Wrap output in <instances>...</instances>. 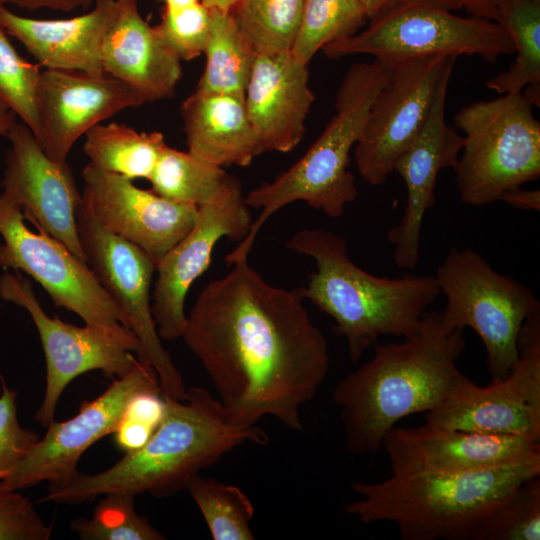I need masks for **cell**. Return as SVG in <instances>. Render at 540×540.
<instances>
[{
    "mask_svg": "<svg viewBox=\"0 0 540 540\" xmlns=\"http://www.w3.org/2000/svg\"><path fill=\"white\" fill-rule=\"evenodd\" d=\"M232 266L201 291L182 338L232 423L252 426L271 416L300 431V409L329 372L328 342L307 311L303 287L271 285L248 258Z\"/></svg>",
    "mask_w": 540,
    "mask_h": 540,
    "instance_id": "6da1fadb",
    "label": "cell"
},
{
    "mask_svg": "<svg viewBox=\"0 0 540 540\" xmlns=\"http://www.w3.org/2000/svg\"><path fill=\"white\" fill-rule=\"evenodd\" d=\"M402 339L377 342L372 358L333 388L352 454L376 453L398 421L437 408L471 381L456 364L463 331L449 330L440 312L427 310L420 329Z\"/></svg>",
    "mask_w": 540,
    "mask_h": 540,
    "instance_id": "7a4b0ae2",
    "label": "cell"
},
{
    "mask_svg": "<svg viewBox=\"0 0 540 540\" xmlns=\"http://www.w3.org/2000/svg\"><path fill=\"white\" fill-rule=\"evenodd\" d=\"M165 400L164 418L144 446L124 453L104 471L79 472L62 485L48 487L39 502L76 505L108 493L170 497L237 446L269 442L259 426L232 423L218 398L203 387L190 388L183 400Z\"/></svg>",
    "mask_w": 540,
    "mask_h": 540,
    "instance_id": "3957f363",
    "label": "cell"
},
{
    "mask_svg": "<svg viewBox=\"0 0 540 540\" xmlns=\"http://www.w3.org/2000/svg\"><path fill=\"white\" fill-rule=\"evenodd\" d=\"M285 245L314 260L316 271L303 287L305 299L335 321L353 363L381 336L416 333L440 294L435 276L388 278L368 273L350 259L346 240L330 230L302 229Z\"/></svg>",
    "mask_w": 540,
    "mask_h": 540,
    "instance_id": "277c9868",
    "label": "cell"
},
{
    "mask_svg": "<svg viewBox=\"0 0 540 540\" xmlns=\"http://www.w3.org/2000/svg\"><path fill=\"white\" fill-rule=\"evenodd\" d=\"M540 474V453L460 473H403L357 481L359 499L345 506L360 523L392 522L402 540H471L485 515L523 481Z\"/></svg>",
    "mask_w": 540,
    "mask_h": 540,
    "instance_id": "5b68a950",
    "label": "cell"
},
{
    "mask_svg": "<svg viewBox=\"0 0 540 540\" xmlns=\"http://www.w3.org/2000/svg\"><path fill=\"white\" fill-rule=\"evenodd\" d=\"M396 63L374 59L350 66L338 88L335 114L307 152L271 182L245 196L249 207L261 209L250 230L225 260L248 258L260 228L284 206L303 201L331 218H339L358 195L349 169L351 152L360 140L372 103Z\"/></svg>",
    "mask_w": 540,
    "mask_h": 540,
    "instance_id": "8992f818",
    "label": "cell"
},
{
    "mask_svg": "<svg viewBox=\"0 0 540 540\" xmlns=\"http://www.w3.org/2000/svg\"><path fill=\"white\" fill-rule=\"evenodd\" d=\"M454 127L463 132L453 167L463 203L484 206L499 201L505 191L540 176V122L522 92L462 107Z\"/></svg>",
    "mask_w": 540,
    "mask_h": 540,
    "instance_id": "52a82bcc",
    "label": "cell"
},
{
    "mask_svg": "<svg viewBox=\"0 0 540 540\" xmlns=\"http://www.w3.org/2000/svg\"><path fill=\"white\" fill-rule=\"evenodd\" d=\"M435 279L446 299L441 318L449 330L473 329L486 351L491 381L504 379L518 358L517 340L525 320L540 311L535 293L497 272L472 248L451 247Z\"/></svg>",
    "mask_w": 540,
    "mask_h": 540,
    "instance_id": "ba28073f",
    "label": "cell"
},
{
    "mask_svg": "<svg viewBox=\"0 0 540 540\" xmlns=\"http://www.w3.org/2000/svg\"><path fill=\"white\" fill-rule=\"evenodd\" d=\"M451 11L427 0L405 2L370 19L364 30L321 50L330 59L370 55L392 63L429 55L477 56L495 62L514 53L502 24Z\"/></svg>",
    "mask_w": 540,
    "mask_h": 540,
    "instance_id": "9c48e42d",
    "label": "cell"
},
{
    "mask_svg": "<svg viewBox=\"0 0 540 540\" xmlns=\"http://www.w3.org/2000/svg\"><path fill=\"white\" fill-rule=\"evenodd\" d=\"M75 217L87 265L138 339L137 358L154 368L163 396L183 400L187 392L183 377L162 344L151 312L156 261L135 244L104 229L83 199Z\"/></svg>",
    "mask_w": 540,
    "mask_h": 540,
    "instance_id": "30bf717a",
    "label": "cell"
},
{
    "mask_svg": "<svg viewBox=\"0 0 540 540\" xmlns=\"http://www.w3.org/2000/svg\"><path fill=\"white\" fill-rule=\"evenodd\" d=\"M0 297L23 307L31 316L46 360V385L35 420L42 427L54 421L55 410L65 388L80 375L101 371L116 379L136 364L139 342L127 327L86 324L78 327L49 317L37 300L30 281L4 272L0 277Z\"/></svg>",
    "mask_w": 540,
    "mask_h": 540,
    "instance_id": "8fae6325",
    "label": "cell"
},
{
    "mask_svg": "<svg viewBox=\"0 0 540 540\" xmlns=\"http://www.w3.org/2000/svg\"><path fill=\"white\" fill-rule=\"evenodd\" d=\"M452 55H429L396 63L375 97L360 140L356 168L369 185L386 182L398 158L424 126L441 85L450 80Z\"/></svg>",
    "mask_w": 540,
    "mask_h": 540,
    "instance_id": "7c38bea8",
    "label": "cell"
},
{
    "mask_svg": "<svg viewBox=\"0 0 540 540\" xmlns=\"http://www.w3.org/2000/svg\"><path fill=\"white\" fill-rule=\"evenodd\" d=\"M23 220L22 210L1 193L0 267L28 274L55 306L77 314L85 324L128 328L124 313L87 263L46 232H32Z\"/></svg>",
    "mask_w": 540,
    "mask_h": 540,
    "instance_id": "4fadbf2b",
    "label": "cell"
},
{
    "mask_svg": "<svg viewBox=\"0 0 540 540\" xmlns=\"http://www.w3.org/2000/svg\"><path fill=\"white\" fill-rule=\"evenodd\" d=\"M518 358L501 380L478 386L472 380L425 413V423L486 434H523L540 440V311L523 323Z\"/></svg>",
    "mask_w": 540,
    "mask_h": 540,
    "instance_id": "5bb4252c",
    "label": "cell"
},
{
    "mask_svg": "<svg viewBox=\"0 0 540 540\" xmlns=\"http://www.w3.org/2000/svg\"><path fill=\"white\" fill-rule=\"evenodd\" d=\"M161 391L158 375L147 362L137 358L135 366L94 400L83 401L72 418L52 421L33 450L0 485L24 490L42 482L62 485L78 473V462L95 442L113 434L129 401L138 393Z\"/></svg>",
    "mask_w": 540,
    "mask_h": 540,
    "instance_id": "9a60e30c",
    "label": "cell"
},
{
    "mask_svg": "<svg viewBox=\"0 0 540 540\" xmlns=\"http://www.w3.org/2000/svg\"><path fill=\"white\" fill-rule=\"evenodd\" d=\"M249 208L239 180L232 176L212 201L198 207L191 230L157 262L151 312L161 339L182 338L190 286L208 269L220 239L246 237L252 224Z\"/></svg>",
    "mask_w": 540,
    "mask_h": 540,
    "instance_id": "2e32d148",
    "label": "cell"
},
{
    "mask_svg": "<svg viewBox=\"0 0 540 540\" xmlns=\"http://www.w3.org/2000/svg\"><path fill=\"white\" fill-rule=\"evenodd\" d=\"M6 136L11 147L5 159L2 193L22 210L24 219L85 261L75 217L82 194L70 166L49 158L22 122L14 123Z\"/></svg>",
    "mask_w": 540,
    "mask_h": 540,
    "instance_id": "e0dca14e",
    "label": "cell"
},
{
    "mask_svg": "<svg viewBox=\"0 0 540 540\" xmlns=\"http://www.w3.org/2000/svg\"><path fill=\"white\" fill-rule=\"evenodd\" d=\"M82 199L107 231L135 244L156 263L193 227L198 207L166 199L88 163Z\"/></svg>",
    "mask_w": 540,
    "mask_h": 540,
    "instance_id": "ac0fdd59",
    "label": "cell"
},
{
    "mask_svg": "<svg viewBox=\"0 0 540 540\" xmlns=\"http://www.w3.org/2000/svg\"><path fill=\"white\" fill-rule=\"evenodd\" d=\"M144 103L132 88L107 74L44 69L37 86L34 136L49 158L64 163L91 128Z\"/></svg>",
    "mask_w": 540,
    "mask_h": 540,
    "instance_id": "d6986e66",
    "label": "cell"
},
{
    "mask_svg": "<svg viewBox=\"0 0 540 540\" xmlns=\"http://www.w3.org/2000/svg\"><path fill=\"white\" fill-rule=\"evenodd\" d=\"M392 474L460 473L509 465L540 453V440L523 434H486L424 423L394 426L382 442Z\"/></svg>",
    "mask_w": 540,
    "mask_h": 540,
    "instance_id": "ffe728a7",
    "label": "cell"
},
{
    "mask_svg": "<svg viewBox=\"0 0 540 540\" xmlns=\"http://www.w3.org/2000/svg\"><path fill=\"white\" fill-rule=\"evenodd\" d=\"M449 80L438 90L430 114L411 146L395 163L406 187V205L399 223L387 233L395 264L414 269L420 256V237L426 212L435 205V187L442 169L455 166L463 136L445 120Z\"/></svg>",
    "mask_w": 540,
    "mask_h": 540,
    "instance_id": "44dd1931",
    "label": "cell"
},
{
    "mask_svg": "<svg viewBox=\"0 0 540 540\" xmlns=\"http://www.w3.org/2000/svg\"><path fill=\"white\" fill-rule=\"evenodd\" d=\"M244 100L263 151L293 150L304 138L315 101L308 65L290 51L257 53Z\"/></svg>",
    "mask_w": 540,
    "mask_h": 540,
    "instance_id": "7402d4cb",
    "label": "cell"
},
{
    "mask_svg": "<svg viewBox=\"0 0 540 540\" xmlns=\"http://www.w3.org/2000/svg\"><path fill=\"white\" fill-rule=\"evenodd\" d=\"M117 13L116 0H95L92 9L67 19H35L0 7V25L44 69L105 74L102 48Z\"/></svg>",
    "mask_w": 540,
    "mask_h": 540,
    "instance_id": "603a6c76",
    "label": "cell"
},
{
    "mask_svg": "<svg viewBox=\"0 0 540 540\" xmlns=\"http://www.w3.org/2000/svg\"><path fill=\"white\" fill-rule=\"evenodd\" d=\"M116 2V17L102 48L104 73L132 88L144 102L172 97L182 76L180 58L156 26L144 20L138 0Z\"/></svg>",
    "mask_w": 540,
    "mask_h": 540,
    "instance_id": "cb8c5ba5",
    "label": "cell"
},
{
    "mask_svg": "<svg viewBox=\"0 0 540 540\" xmlns=\"http://www.w3.org/2000/svg\"><path fill=\"white\" fill-rule=\"evenodd\" d=\"M188 152L219 167H245L263 153L244 94L195 90L180 107Z\"/></svg>",
    "mask_w": 540,
    "mask_h": 540,
    "instance_id": "d4e9b609",
    "label": "cell"
},
{
    "mask_svg": "<svg viewBox=\"0 0 540 540\" xmlns=\"http://www.w3.org/2000/svg\"><path fill=\"white\" fill-rule=\"evenodd\" d=\"M165 143L159 131L139 132L126 124L100 123L85 134L83 152L95 167L131 181L149 180Z\"/></svg>",
    "mask_w": 540,
    "mask_h": 540,
    "instance_id": "484cf974",
    "label": "cell"
},
{
    "mask_svg": "<svg viewBox=\"0 0 540 540\" xmlns=\"http://www.w3.org/2000/svg\"><path fill=\"white\" fill-rule=\"evenodd\" d=\"M203 53L206 57L205 67L195 90L244 94L257 52L232 12L211 10Z\"/></svg>",
    "mask_w": 540,
    "mask_h": 540,
    "instance_id": "4316f807",
    "label": "cell"
},
{
    "mask_svg": "<svg viewBox=\"0 0 540 540\" xmlns=\"http://www.w3.org/2000/svg\"><path fill=\"white\" fill-rule=\"evenodd\" d=\"M500 24L509 33L516 53L509 69L486 82L500 95L521 93L540 87V1L510 0Z\"/></svg>",
    "mask_w": 540,
    "mask_h": 540,
    "instance_id": "83f0119b",
    "label": "cell"
},
{
    "mask_svg": "<svg viewBox=\"0 0 540 540\" xmlns=\"http://www.w3.org/2000/svg\"><path fill=\"white\" fill-rule=\"evenodd\" d=\"M231 176L223 167L166 145L149 181L156 194L199 207L212 201Z\"/></svg>",
    "mask_w": 540,
    "mask_h": 540,
    "instance_id": "f1b7e54d",
    "label": "cell"
},
{
    "mask_svg": "<svg viewBox=\"0 0 540 540\" xmlns=\"http://www.w3.org/2000/svg\"><path fill=\"white\" fill-rule=\"evenodd\" d=\"M367 21L359 0H305L290 52L308 65L318 50L356 34Z\"/></svg>",
    "mask_w": 540,
    "mask_h": 540,
    "instance_id": "f546056e",
    "label": "cell"
},
{
    "mask_svg": "<svg viewBox=\"0 0 540 540\" xmlns=\"http://www.w3.org/2000/svg\"><path fill=\"white\" fill-rule=\"evenodd\" d=\"M214 540H253L254 506L237 486L195 476L187 486Z\"/></svg>",
    "mask_w": 540,
    "mask_h": 540,
    "instance_id": "4dcf8cb0",
    "label": "cell"
},
{
    "mask_svg": "<svg viewBox=\"0 0 540 540\" xmlns=\"http://www.w3.org/2000/svg\"><path fill=\"white\" fill-rule=\"evenodd\" d=\"M305 0H238L232 13L257 53L290 51Z\"/></svg>",
    "mask_w": 540,
    "mask_h": 540,
    "instance_id": "1f68e13d",
    "label": "cell"
},
{
    "mask_svg": "<svg viewBox=\"0 0 540 540\" xmlns=\"http://www.w3.org/2000/svg\"><path fill=\"white\" fill-rule=\"evenodd\" d=\"M540 474L511 491L479 522L471 540H539Z\"/></svg>",
    "mask_w": 540,
    "mask_h": 540,
    "instance_id": "d6a6232c",
    "label": "cell"
},
{
    "mask_svg": "<svg viewBox=\"0 0 540 540\" xmlns=\"http://www.w3.org/2000/svg\"><path fill=\"white\" fill-rule=\"evenodd\" d=\"M90 518H75L69 527L82 540H163L166 537L134 506L135 496L108 493Z\"/></svg>",
    "mask_w": 540,
    "mask_h": 540,
    "instance_id": "836d02e7",
    "label": "cell"
},
{
    "mask_svg": "<svg viewBox=\"0 0 540 540\" xmlns=\"http://www.w3.org/2000/svg\"><path fill=\"white\" fill-rule=\"evenodd\" d=\"M8 36L0 25V109L14 113L35 135L40 66L24 59Z\"/></svg>",
    "mask_w": 540,
    "mask_h": 540,
    "instance_id": "e575fe53",
    "label": "cell"
},
{
    "mask_svg": "<svg viewBox=\"0 0 540 540\" xmlns=\"http://www.w3.org/2000/svg\"><path fill=\"white\" fill-rule=\"evenodd\" d=\"M210 20L211 10L203 2L164 6L156 28L180 60L189 61L203 54Z\"/></svg>",
    "mask_w": 540,
    "mask_h": 540,
    "instance_id": "d590c367",
    "label": "cell"
},
{
    "mask_svg": "<svg viewBox=\"0 0 540 540\" xmlns=\"http://www.w3.org/2000/svg\"><path fill=\"white\" fill-rule=\"evenodd\" d=\"M165 411L166 400L161 391L136 394L113 433L115 446L124 453L144 446L161 423Z\"/></svg>",
    "mask_w": 540,
    "mask_h": 540,
    "instance_id": "8d00e7d4",
    "label": "cell"
},
{
    "mask_svg": "<svg viewBox=\"0 0 540 540\" xmlns=\"http://www.w3.org/2000/svg\"><path fill=\"white\" fill-rule=\"evenodd\" d=\"M2 393L0 395V481L33 450L40 435L22 427L18 421L17 392L9 388L0 375Z\"/></svg>",
    "mask_w": 540,
    "mask_h": 540,
    "instance_id": "74e56055",
    "label": "cell"
},
{
    "mask_svg": "<svg viewBox=\"0 0 540 540\" xmlns=\"http://www.w3.org/2000/svg\"><path fill=\"white\" fill-rule=\"evenodd\" d=\"M52 531L28 497L0 485V540H48Z\"/></svg>",
    "mask_w": 540,
    "mask_h": 540,
    "instance_id": "f35d334b",
    "label": "cell"
},
{
    "mask_svg": "<svg viewBox=\"0 0 540 540\" xmlns=\"http://www.w3.org/2000/svg\"><path fill=\"white\" fill-rule=\"evenodd\" d=\"M474 17L500 23L503 10L510 0H457Z\"/></svg>",
    "mask_w": 540,
    "mask_h": 540,
    "instance_id": "ab89813d",
    "label": "cell"
},
{
    "mask_svg": "<svg viewBox=\"0 0 540 540\" xmlns=\"http://www.w3.org/2000/svg\"><path fill=\"white\" fill-rule=\"evenodd\" d=\"M9 5L28 10L50 9L69 12L77 7H83V0H0V7Z\"/></svg>",
    "mask_w": 540,
    "mask_h": 540,
    "instance_id": "60d3db41",
    "label": "cell"
},
{
    "mask_svg": "<svg viewBox=\"0 0 540 540\" xmlns=\"http://www.w3.org/2000/svg\"><path fill=\"white\" fill-rule=\"evenodd\" d=\"M499 201L505 202L511 207L539 211L540 210V190L523 189L522 186L505 191L499 198Z\"/></svg>",
    "mask_w": 540,
    "mask_h": 540,
    "instance_id": "b9f144b4",
    "label": "cell"
},
{
    "mask_svg": "<svg viewBox=\"0 0 540 540\" xmlns=\"http://www.w3.org/2000/svg\"><path fill=\"white\" fill-rule=\"evenodd\" d=\"M359 1L361 5L363 6L365 13L367 15L368 21H369L375 16L385 12L386 10L396 5L409 2V1H414V0H359ZM427 1L439 3L449 8L450 10L461 8V5L457 0H427Z\"/></svg>",
    "mask_w": 540,
    "mask_h": 540,
    "instance_id": "7bdbcfd3",
    "label": "cell"
},
{
    "mask_svg": "<svg viewBox=\"0 0 540 540\" xmlns=\"http://www.w3.org/2000/svg\"><path fill=\"white\" fill-rule=\"evenodd\" d=\"M238 0H202L210 10L232 12Z\"/></svg>",
    "mask_w": 540,
    "mask_h": 540,
    "instance_id": "ee69618b",
    "label": "cell"
},
{
    "mask_svg": "<svg viewBox=\"0 0 540 540\" xmlns=\"http://www.w3.org/2000/svg\"><path fill=\"white\" fill-rule=\"evenodd\" d=\"M16 118L11 111L0 109V136H6L10 128L17 122Z\"/></svg>",
    "mask_w": 540,
    "mask_h": 540,
    "instance_id": "f6af8a7d",
    "label": "cell"
},
{
    "mask_svg": "<svg viewBox=\"0 0 540 540\" xmlns=\"http://www.w3.org/2000/svg\"><path fill=\"white\" fill-rule=\"evenodd\" d=\"M164 3V6H183V5H190L198 2H202V0H158Z\"/></svg>",
    "mask_w": 540,
    "mask_h": 540,
    "instance_id": "bcb514c9",
    "label": "cell"
},
{
    "mask_svg": "<svg viewBox=\"0 0 540 540\" xmlns=\"http://www.w3.org/2000/svg\"><path fill=\"white\" fill-rule=\"evenodd\" d=\"M94 2L95 0H83V8H88L91 4L93 5Z\"/></svg>",
    "mask_w": 540,
    "mask_h": 540,
    "instance_id": "7dc6e473",
    "label": "cell"
},
{
    "mask_svg": "<svg viewBox=\"0 0 540 540\" xmlns=\"http://www.w3.org/2000/svg\"><path fill=\"white\" fill-rule=\"evenodd\" d=\"M537 1H540V0H537Z\"/></svg>",
    "mask_w": 540,
    "mask_h": 540,
    "instance_id": "c3c4849f",
    "label": "cell"
}]
</instances>
